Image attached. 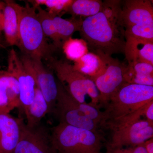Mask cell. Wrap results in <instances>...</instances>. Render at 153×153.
Segmentation results:
<instances>
[{
    "mask_svg": "<svg viewBox=\"0 0 153 153\" xmlns=\"http://www.w3.org/2000/svg\"><path fill=\"white\" fill-rule=\"evenodd\" d=\"M16 2L5 1L3 8V31L6 42L11 46L19 44V19Z\"/></svg>",
    "mask_w": 153,
    "mask_h": 153,
    "instance_id": "cell-16",
    "label": "cell"
},
{
    "mask_svg": "<svg viewBox=\"0 0 153 153\" xmlns=\"http://www.w3.org/2000/svg\"><path fill=\"white\" fill-rule=\"evenodd\" d=\"M73 1V0H34L29 1L28 2L31 3L34 7L46 6L49 13L59 16L61 13H66Z\"/></svg>",
    "mask_w": 153,
    "mask_h": 153,
    "instance_id": "cell-23",
    "label": "cell"
},
{
    "mask_svg": "<svg viewBox=\"0 0 153 153\" xmlns=\"http://www.w3.org/2000/svg\"><path fill=\"white\" fill-rule=\"evenodd\" d=\"M4 2H0V46H3L2 42V32L3 31V8Z\"/></svg>",
    "mask_w": 153,
    "mask_h": 153,
    "instance_id": "cell-28",
    "label": "cell"
},
{
    "mask_svg": "<svg viewBox=\"0 0 153 153\" xmlns=\"http://www.w3.org/2000/svg\"><path fill=\"white\" fill-rule=\"evenodd\" d=\"M106 63L104 72L91 79L99 92V108H104L121 86L126 83L124 79L125 65L112 56L100 55Z\"/></svg>",
    "mask_w": 153,
    "mask_h": 153,
    "instance_id": "cell-8",
    "label": "cell"
},
{
    "mask_svg": "<svg viewBox=\"0 0 153 153\" xmlns=\"http://www.w3.org/2000/svg\"><path fill=\"white\" fill-rule=\"evenodd\" d=\"M35 7L45 37L52 40L55 48L62 49V46L58 39L55 22L53 20V15L42 9L41 6Z\"/></svg>",
    "mask_w": 153,
    "mask_h": 153,
    "instance_id": "cell-21",
    "label": "cell"
},
{
    "mask_svg": "<svg viewBox=\"0 0 153 153\" xmlns=\"http://www.w3.org/2000/svg\"><path fill=\"white\" fill-rule=\"evenodd\" d=\"M125 37H132L153 41V25L134 26L124 30Z\"/></svg>",
    "mask_w": 153,
    "mask_h": 153,
    "instance_id": "cell-24",
    "label": "cell"
},
{
    "mask_svg": "<svg viewBox=\"0 0 153 153\" xmlns=\"http://www.w3.org/2000/svg\"><path fill=\"white\" fill-rule=\"evenodd\" d=\"M121 149L123 153H147L143 143L135 146Z\"/></svg>",
    "mask_w": 153,
    "mask_h": 153,
    "instance_id": "cell-27",
    "label": "cell"
},
{
    "mask_svg": "<svg viewBox=\"0 0 153 153\" xmlns=\"http://www.w3.org/2000/svg\"><path fill=\"white\" fill-rule=\"evenodd\" d=\"M50 133L55 153H101L102 138L100 132L59 123Z\"/></svg>",
    "mask_w": 153,
    "mask_h": 153,
    "instance_id": "cell-4",
    "label": "cell"
},
{
    "mask_svg": "<svg viewBox=\"0 0 153 153\" xmlns=\"http://www.w3.org/2000/svg\"><path fill=\"white\" fill-rule=\"evenodd\" d=\"M143 111V117L151 123H153V100L145 105Z\"/></svg>",
    "mask_w": 153,
    "mask_h": 153,
    "instance_id": "cell-26",
    "label": "cell"
},
{
    "mask_svg": "<svg viewBox=\"0 0 153 153\" xmlns=\"http://www.w3.org/2000/svg\"><path fill=\"white\" fill-rule=\"evenodd\" d=\"M53 17L58 39L63 46L64 42L71 38L75 32L79 31L82 20L77 19L76 17H72L70 19H64L60 16L54 15Z\"/></svg>",
    "mask_w": 153,
    "mask_h": 153,
    "instance_id": "cell-20",
    "label": "cell"
},
{
    "mask_svg": "<svg viewBox=\"0 0 153 153\" xmlns=\"http://www.w3.org/2000/svg\"><path fill=\"white\" fill-rule=\"evenodd\" d=\"M105 153H123L121 150V148L118 149H111L106 147V152Z\"/></svg>",
    "mask_w": 153,
    "mask_h": 153,
    "instance_id": "cell-30",
    "label": "cell"
},
{
    "mask_svg": "<svg viewBox=\"0 0 153 153\" xmlns=\"http://www.w3.org/2000/svg\"><path fill=\"white\" fill-rule=\"evenodd\" d=\"M103 1L99 0H74L66 13L73 17L77 16L88 18L101 12Z\"/></svg>",
    "mask_w": 153,
    "mask_h": 153,
    "instance_id": "cell-19",
    "label": "cell"
},
{
    "mask_svg": "<svg viewBox=\"0 0 153 153\" xmlns=\"http://www.w3.org/2000/svg\"><path fill=\"white\" fill-rule=\"evenodd\" d=\"M21 107L16 79L7 71H0V113L10 114Z\"/></svg>",
    "mask_w": 153,
    "mask_h": 153,
    "instance_id": "cell-14",
    "label": "cell"
},
{
    "mask_svg": "<svg viewBox=\"0 0 153 153\" xmlns=\"http://www.w3.org/2000/svg\"><path fill=\"white\" fill-rule=\"evenodd\" d=\"M111 131L107 147L118 149L135 146L153 137V123L140 118Z\"/></svg>",
    "mask_w": 153,
    "mask_h": 153,
    "instance_id": "cell-9",
    "label": "cell"
},
{
    "mask_svg": "<svg viewBox=\"0 0 153 153\" xmlns=\"http://www.w3.org/2000/svg\"><path fill=\"white\" fill-rule=\"evenodd\" d=\"M62 49L67 59L73 62L88 52L87 43L84 40L72 37L64 42Z\"/></svg>",
    "mask_w": 153,
    "mask_h": 153,
    "instance_id": "cell-22",
    "label": "cell"
},
{
    "mask_svg": "<svg viewBox=\"0 0 153 153\" xmlns=\"http://www.w3.org/2000/svg\"><path fill=\"white\" fill-rule=\"evenodd\" d=\"M25 113L27 120L26 125L30 128L35 127L41 124L42 119L49 113L47 101L38 87L33 102Z\"/></svg>",
    "mask_w": 153,
    "mask_h": 153,
    "instance_id": "cell-18",
    "label": "cell"
},
{
    "mask_svg": "<svg viewBox=\"0 0 153 153\" xmlns=\"http://www.w3.org/2000/svg\"><path fill=\"white\" fill-rule=\"evenodd\" d=\"M72 65L75 70L91 79L102 74L106 68L103 58L93 52H88Z\"/></svg>",
    "mask_w": 153,
    "mask_h": 153,
    "instance_id": "cell-17",
    "label": "cell"
},
{
    "mask_svg": "<svg viewBox=\"0 0 153 153\" xmlns=\"http://www.w3.org/2000/svg\"><path fill=\"white\" fill-rule=\"evenodd\" d=\"M22 118L0 113V153H14L21 133Z\"/></svg>",
    "mask_w": 153,
    "mask_h": 153,
    "instance_id": "cell-13",
    "label": "cell"
},
{
    "mask_svg": "<svg viewBox=\"0 0 153 153\" xmlns=\"http://www.w3.org/2000/svg\"><path fill=\"white\" fill-rule=\"evenodd\" d=\"M7 71L18 82L21 107L25 112L33 102L37 87L31 59L25 55L19 57L12 49L9 53Z\"/></svg>",
    "mask_w": 153,
    "mask_h": 153,
    "instance_id": "cell-6",
    "label": "cell"
},
{
    "mask_svg": "<svg viewBox=\"0 0 153 153\" xmlns=\"http://www.w3.org/2000/svg\"><path fill=\"white\" fill-rule=\"evenodd\" d=\"M14 153H55L50 131L41 124L29 127L22 119L20 138Z\"/></svg>",
    "mask_w": 153,
    "mask_h": 153,
    "instance_id": "cell-10",
    "label": "cell"
},
{
    "mask_svg": "<svg viewBox=\"0 0 153 153\" xmlns=\"http://www.w3.org/2000/svg\"><path fill=\"white\" fill-rule=\"evenodd\" d=\"M79 32L91 52L108 56L124 53L126 39L119 20L102 11L82 20Z\"/></svg>",
    "mask_w": 153,
    "mask_h": 153,
    "instance_id": "cell-2",
    "label": "cell"
},
{
    "mask_svg": "<svg viewBox=\"0 0 153 153\" xmlns=\"http://www.w3.org/2000/svg\"><path fill=\"white\" fill-rule=\"evenodd\" d=\"M153 100V86L126 82L103 108L100 126L112 131L141 118L144 106Z\"/></svg>",
    "mask_w": 153,
    "mask_h": 153,
    "instance_id": "cell-1",
    "label": "cell"
},
{
    "mask_svg": "<svg viewBox=\"0 0 153 153\" xmlns=\"http://www.w3.org/2000/svg\"><path fill=\"white\" fill-rule=\"evenodd\" d=\"M124 54L128 63L144 62L153 65V41L125 37Z\"/></svg>",
    "mask_w": 153,
    "mask_h": 153,
    "instance_id": "cell-15",
    "label": "cell"
},
{
    "mask_svg": "<svg viewBox=\"0 0 153 153\" xmlns=\"http://www.w3.org/2000/svg\"><path fill=\"white\" fill-rule=\"evenodd\" d=\"M122 6L120 24L123 29L134 26L153 25L152 2L148 0H128Z\"/></svg>",
    "mask_w": 153,
    "mask_h": 153,
    "instance_id": "cell-11",
    "label": "cell"
},
{
    "mask_svg": "<svg viewBox=\"0 0 153 153\" xmlns=\"http://www.w3.org/2000/svg\"><path fill=\"white\" fill-rule=\"evenodd\" d=\"M147 153H153V137L143 143Z\"/></svg>",
    "mask_w": 153,
    "mask_h": 153,
    "instance_id": "cell-29",
    "label": "cell"
},
{
    "mask_svg": "<svg viewBox=\"0 0 153 153\" xmlns=\"http://www.w3.org/2000/svg\"><path fill=\"white\" fill-rule=\"evenodd\" d=\"M126 68L135 74L141 75H153V65L144 62L128 63Z\"/></svg>",
    "mask_w": 153,
    "mask_h": 153,
    "instance_id": "cell-25",
    "label": "cell"
},
{
    "mask_svg": "<svg viewBox=\"0 0 153 153\" xmlns=\"http://www.w3.org/2000/svg\"><path fill=\"white\" fill-rule=\"evenodd\" d=\"M31 60L37 87L47 101L49 113H53L59 91L58 80H56L52 71L45 67L42 61Z\"/></svg>",
    "mask_w": 153,
    "mask_h": 153,
    "instance_id": "cell-12",
    "label": "cell"
},
{
    "mask_svg": "<svg viewBox=\"0 0 153 153\" xmlns=\"http://www.w3.org/2000/svg\"><path fill=\"white\" fill-rule=\"evenodd\" d=\"M46 60L58 81L74 99L79 103H86V97H89L91 100L89 104L100 108L99 92L91 79L75 70L66 60L51 56Z\"/></svg>",
    "mask_w": 153,
    "mask_h": 153,
    "instance_id": "cell-5",
    "label": "cell"
},
{
    "mask_svg": "<svg viewBox=\"0 0 153 153\" xmlns=\"http://www.w3.org/2000/svg\"><path fill=\"white\" fill-rule=\"evenodd\" d=\"M59 91L53 113L59 123L100 132L98 125L85 116L79 107V102L74 99L59 81Z\"/></svg>",
    "mask_w": 153,
    "mask_h": 153,
    "instance_id": "cell-7",
    "label": "cell"
},
{
    "mask_svg": "<svg viewBox=\"0 0 153 153\" xmlns=\"http://www.w3.org/2000/svg\"><path fill=\"white\" fill-rule=\"evenodd\" d=\"M19 16V44L18 47L24 55L32 60H47L50 50L37 16L36 8L26 4L25 6L16 2Z\"/></svg>",
    "mask_w": 153,
    "mask_h": 153,
    "instance_id": "cell-3",
    "label": "cell"
}]
</instances>
